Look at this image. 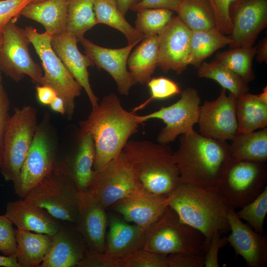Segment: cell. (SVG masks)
<instances>
[{
	"instance_id": "obj_1",
	"label": "cell",
	"mask_w": 267,
	"mask_h": 267,
	"mask_svg": "<svg viewBox=\"0 0 267 267\" xmlns=\"http://www.w3.org/2000/svg\"><path fill=\"white\" fill-rule=\"evenodd\" d=\"M139 116L127 111L114 93L105 96L88 117L80 122L79 135L91 134L95 146L93 169L104 168L123 149L141 124Z\"/></svg>"
},
{
	"instance_id": "obj_2",
	"label": "cell",
	"mask_w": 267,
	"mask_h": 267,
	"mask_svg": "<svg viewBox=\"0 0 267 267\" xmlns=\"http://www.w3.org/2000/svg\"><path fill=\"white\" fill-rule=\"evenodd\" d=\"M180 182L217 188L231 159L226 141L208 137L194 130L182 134L174 153Z\"/></svg>"
},
{
	"instance_id": "obj_3",
	"label": "cell",
	"mask_w": 267,
	"mask_h": 267,
	"mask_svg": "<svg viewBox=\"0 0 267 267\" xmlns=\"http://www.w3.org/2000/svg\"><path fill=\"white\" fill-rule=\"evenodd\" d=\"M169 206L183 223L200 231L205 251L212 237L229 231V206L217 188L181 183L168 195Z\"/></svg>"
},
{
	"instance_id": "obj_4",
	"label": "cell",
	"mask_w": 267,
	"mask_h": 267,
	"mask_svg": "<svg viewBox=\"0 0 267 267\" xmlns=\"http://www.w3.org/2000/svg\"><path fill=\"white\" fill-rule=\"evenodd\" d=\"M123 151L144 190L168 195L180 183L174 153L167 144L129 140Z\"/></svg>"
},
{
	"instance_id": "obj_5",
	"label": "cell",
	"mask_w": 267,
	"mask_h": 267,
	"mask_svg": "<svg viewBox=\"0 0 267 267\" xmlns=\"http://www.w3.org/2000/svg\"><path fill=\"white\" fill-rule=\"evenodd\" d=\"M82 193L64 161L57 162L53 171L24 198L46 211L55 219L75 224Z\"/></svg>"
},
{
	"instance_id": "obj_6",
	"label": "cell",
	"mask_w": 267,
	"mask_h": 267,
	"mask_svg": "<svg viewBox=\"0 0 267 267\" xmlns=\"http://www.w3.org/2000/svg\"><path fill=\"white\" fill-rule=\"evenodd\" d=\"M143 249L165 255L178 252L204 255L205 238L200 231L182 222L169 206L145 229Z\"/></svg>"
},
{
	"instance_id": "obj_7",
	"label": "cell",
	"mask_w": 267,
	"mask_h": 267,
	"mask_svg": "<svg viewBox=\"0 0 267 267\" xmlns=\"http://www.w3.org/2000/svg\"><path fill=\"white\" fill-rule=\"evenodd\" d=\"M26 35L39 55L44 70L40 85L51 88L64 102L66 115L71 118L75 109V98L79 96L82 87L53 50L52 35L45 31L39 33L32 27L25 28Z\"/></svg>"
},
{
	"instance_id": "obj_8",
	"label": "cell",
	"mask_w": 267,
	"mask_h": 267,
	"mask_svg": "<svg viewBox=\"0 0 267 267\" xmlns=\"http://www.w3.org/2000/svg\"><path fill=\"white\" fill-rule=\"evenodd\" d=\"M45 118L38 124L20 173L13 181L14 191L21 198L48 175L57 162V142Z\"/></svg>"
},
{
	"instance_id": "obj_9",
	"label": "cell",
	"mask_w": 267,
	"mask_h": 267,
	"mask_svg": "<svg viewBox=\"0 0 267 267\" xmlns=\"http://www.w3.org/2000/svg\"><path fill=\"white\" fill-rule=\"evenodd\" d=\"M266 163L231 158L217 187L230 207L241 208L267 186Z\"/></svg>"
},
{
	"instance_id": "obj_10",
	"label": "cell",
	"mask_w": 267,
	"mask_h": 267,
	"mask_svg": "<svg viewBox=\"0 0 267 267\" xmlns=\"http://www.w3.org/2000/svg\"><path fill=\"white\" fill-rule=\"evenodd\" d=\"M38 125L37 110L34 107L26 105L14 109L6 127L0 167L5 180L13 182L18 176Z\"/></svg>"
},
{
	"instance_id": "obj_11",
	"label": "cell",
	"mask_w": 267,
	"mask_h": 267,
	"mask_svg": "<svg viewBox=\"0 0 267 267\" xmlns=\"http://www.w3.org/2000/svg\"><path fill=\"white\" fill-rule=\"evenodd\" d=\"M143 189L123 150L107 165L95 171L86 192L104 208L136 190Z\"/></svg>"
},
{
	"instance_id": "obj_12",
	"label": "cell",
	"mask_w": 267,
	"mask_h": 267,
	"mask_svg": "<svg viewBox=\"0 0 267 267\" xmlns=\"http://www.w3.org/2000/svg\"><path fill=\"white\" fill-rule=\"evenodd\" d=\"M16 21H10L2 34L0 70L16 82L27 75L33 82L41 85L42 69L31 56L28 48L31 43L25 30L17 26Z\"/></svg>"
},
{
	"instance_id": "obj_13",
	"label": "cell",
	"mask_w": 267,
	"mask_h": 267,
	"mask_svg": "<svg viewBox=\"0 0 267 267\" xmlns=\"http://www.w3.org/2000/svg\"><path fill=\"white\" fill-rule=\"evenodd\" d=\"M200 97L196 89L188 88L181 92L180 98L175 103L147 115L139 116L140 123L150 119H160L166 126L159 133L158 143L167 144L179 135L188 134L194 130L198 123Z\"/></svg>"
},
{
	"instance_id": "obj_14",
	"label": "cell",
	"mask_w": 267,
	"mask_h": 267,
	"mask_svg": "<svg viewBox=\"0 0 267 267\" xmlns=\"http://www.w3.org/2000/svg\"><path fill=\"white\" fill-rule=\"evenodd\" d=\"M198 123L201 135L226 141L238 133L236 115V97L221 89L215 100L205 101L200 106Z\"/></svg>"
},
{
	"instance_id": "obj_15",
	"label": "cell",
	"mask_w": 267,
	"mask_h": 267,
	"mask_svg": "<svg viewBox=\"0 0 267 267\" xmlns=\"http://www.w3.org/2000/svg\"><path fill=\"white\" fill-rule=\"evenodd\" d=\"M230 48L253 46L267 26V0H235L229 9Z\"/></svg>"
},
{
	"instance_id": "obj_16",
	"label": "cell",
	"mask_w": 267,
	"mask_h": 267,
	"mask_svg": "<svg viewBox=\"0 0 267 267\" xmlns=\"http://www.w3.org/2000/svg\"><path fill=\"white\" fill-rule=\"evenodd\" d=\"M191 31L177 16H173L158 35V64L164 73L181 74L189 65Z\"/></svg>"
},
{
	"instance_id": "obj_17",
	"label": "cell",
	"mask_w": 267,
	"mask_h": 267,
	"mask_svg": "<svg viewBox=\"0 0 267 267\" xmlns=\"http://www.w3.org/2000/svg\"><path fill=\"white\" fill-rule=\"evenodd\" d=\"M169 207L168 195H158L143 189L119 200L108 208L128 222L144 229L155 222Z\"/></svg>"
},
{
	"instance_id": "obj_18",
	"label": "cell",
	"mask_w": 267,
	"mask_h": 267,
	"mask_svg": "<svg viewBox=\"0 0 267 267\" xmlns=\"http://www.w3.org/2000/svg\"><path fill=\"white\" fill-rule=\"evenodd\" d=\"M228 221L230 234L226 237L228 243L236 255L241 256L249 267H264L267 265V237L244 223L230 208Z\"/></svg>"
},
{
	"instance_id": "obj_19",
	"label": "cell",
	"mask_w": 267,
	"mask_h": 267,
	"mask_svg": "<svg viewBox=\"0 0 267 267\" xmlns=\"http://www.w3.org/2000/svg\"><path fill=\"white\" fill-rule=\"evenodd\" d=\"M80 42L94 65L111 76L120 94L128 95L131 88L136 84L127 69V61L132 49L137 43L119 48H110L96 45L85 38Z\"/></svg>"
},
{
	"instance_id": "obj_20",
	"label": "cell",
	"mask_w": 267,
	"mask_h": 267,
	"mask_svg": "<svg viewBox=\"0 0 267 267\" xmlns=\"http://www.w3.org/2000/svg\"><path fill=\"white\" fill-rule=\"evenodd\" d=\"M40 267H78L89 250L74 224L60 221Z\"/></svg>"
},
{
	"instance_id": "obj_21",
	"label": "cell",
	"mask_w": 267,
	"mask_h": 267,
	"mask_svg": "<svg viewBox=\"0 0 267 267\" xmlns=\"http://www.w3.org/2000/svg\"><path fill=\"white\" fill-rule=\"evenodd\" d=\"M106 210L89 193H82L78 218L74 225L89 251H105L108 225Z\"/></svg>"
},
{
	"instance_id": "obj_22",
	"label": "cell",
	"mask_w": 267,
	"mask_h": 267,
	"mask_svg": "<svg viewBox=\"0 0 267 267\" xmlns=\"http://www.w3.org/2000/svg\"><path fill=\"white\" fill-rule=\"evenodd\" d=\"M78 40L67 32L52 35L51 46L56 54L72 74L73 77L85 90L92 108L98 104V99L91 89L88 68L94 66L92 59L87 54H83L79 50Z\"/></svg>"
},
{
	"instance_id": "obj_23",
	"label": "cell",
	"mask_w": 267,
	"mask_h": 267,
	"mask_svg": "<svg viewBox=\"0 0 267 267\" xmlns=\"http://www.w3.org/2000/svg\"><path fill=\"white\" fill-rule=\"evenodd\" d=\"M4 215L17 228L53 235L60 221L25 198L9 202Z\"/></svg>"
},
{
	"instance_id": "obj_24",
	"label": "cell",
	"mask_w": 267,
	"mask_h": 267,
	"mask_svg": "<svg viewBox=\"0 0 267 267\" xmlns=\"http://www.w3.org/2000/svg\"><path fill=\"white\" fill-rule=\"evenodd\" d=\"M108 227L105 251L108 255L121 260L143 248L145 229L141 227L114 214L108 215Z\"/></svg>"
},
{
	"instance_id": "obj_25",
	"label": "cell",
	"mask_w": 267,
	"mask_h": 267,
	"mask_svg": "<svg viewBox=\"0 0 267 267\" xmlns=\"http://www.w3.org/2000/svg\"><path fill=\"white\" fill-rule=\"evenodd\" d=\"M21 15L41 23L52 35L66 32L67 0H44L30 2L23 8Z\"/></svg>"
},
{
	"instance_id": "obj_26",
	"label": "cell",
	"mask_w": 267,
	"mask_h": 267,
	"mask_svg": "<svg viewBox=\"0 0 267 267\" xmlns=\"http://www.w3.org/2000/svg\"><path fill=\"white\" fill-rule=\"evenodd\" d=\"M79 144L71 159H66L68 169L82 193L87 191L95 174V146L91 134L79 135Z\"/></svg>"
},
{
	"instance_id": "obj_27",
	"label": "cell",
	"mask_w": 267,
	"mask_h": 267,
	"mask_svg": "<svg viewBox=\"0 0 267 267\" xmlns=\"http://www.w3.org/2000/svg\"><path fill=\"white\" fill-rule=\"evenodd\" d=\"M158 35H153L143 39L130 54L127 66L135 84H146L151 78L158 67Z\"/></svg>"
},
{
	"instance_id": "obj_28",
	"label": "cell",
	"mask_w": 267,
	"mask_h": 267,
	"mask_svg": "<svg viewBox=\"0 0 267 267\" xmlns=\"http://www.w3.org/2000/svg\"><path fill=\"white\" fill-rule=\"evenodd\" d=\"M16 257L20 267H40L52 243V236L16 228Z\"/></svg>"
},
{
	"instance_id": "obj_29",
	"label": "cell",
	"mask_w": 267,
	"mask_h": 267,
	"mask_svg": "<svg viewBox=\"0 0 267 267\" xmlns=\"http://www.w3.org/2000/svg\"><path fill=\"white\" fill-rule=\"evenodd\" d=\"M238 133H247L267 126V103L258 95L244 93L236 98Z\"/></svg>"
},
{
	"instance_id": "obj_30",
	"label": "cell",
	"mask_w": 267,
	"mask_h": 267,
	"mask_svg": "<svg viewBox=\"0 0 267 267\" xmlns=\"http://www.w3.org/2000/svg\"><path fill=\"white\" fill-rule=\"evenodd\" d=\"M229 144L232 158L266 163L267 128L247 133H237Z\"/></svg>"
},
{
	"instance_id": "obj_31",
	"label": "cell",
	"mask_w": 267,
	"mask_h": 267,
	"mask_svg": "<svg viewBox=\"0 0 267 267\" xmlns=\"http://www.w3.org/2000/svg\"><path fill=\"white\" fill-rule=\"evenodd\" d=\"M230 43L229 35L222 34L216 27L203 31H191L189 65L198 68L216 51Z\"/></svg>"
},
{
	"instance_id": "obj_32",
	"label": "cell",
	"mask_w": 267,
	"mask_h": 267,
	"mask_svg": "<svg viewBox=\"0 0 267 267\" xmlns=\"http://www.w3.org/2000/svg\"><path fill=\"white\" fill-rule=\"evenodd\" d=\"M97 24H104L122 33L128 44L138 43L144 38L125 18L114 0H93Z\"/></svg>"
},
{
	"instance_id": "obj_33",
	"label": "cell",
	"mask_w": 267,
	"mask_h": 267,
	"mask_svg": "<svg viewBox=\"0 0 267 267\" xmlns=\"http://www.w3.org/2000/svg\"><path fill=\"white\" fill-rule=\"evenodd\" d=\"M176 12L192 31L216 27L214 13L207 0H182Z\"/></svg>"
},
{
	"instance_id": "obj_34",
	"label": "cell",
	"mask_w": 267,
	"mask_h": 267,
	"mask_svg": "<svg viewBox=\"0 0 267 267\" xmlns=\"http://www.w3.org/2000/svg\"><path fill=\"white\" fill-rule=\"evenodd\" d=\"M197 75L199 78L215 81L222 89L228 90L236 98L249 90L248 84L230 69L215 59L210 62H202L198 68Z\"/></svg>"
},
{
	"instance_id": "obj_35",
	"label": "cell",
	"mask_w": 267,
	"mask_h": 267,
	"mask_svg": "<svg viewBox=\"0 0 267 267\" xmlns=\"http://www.w3.org/2000/svg\"><path fill=\"white\" fill-rule=\"evenodd\" d=\"M66 32L78 42L87 31L97 24L93 0H67Z\"/></svg>"
},
{
	"instance_id": "obj_36",
	"label": "cell",
	"mask_w": 267,
	"mask_h": 267,
	"mask_svg": "<svg viewBox=\"0 0 267 267\" xmlns=\"http://www.w3.org/2000/svg\"><path fill=\"white\" fill-rule=\"evenodd\" d=\"M256 46H242L217 53L215 59L219 61L248 84L255 78L252 68L256 55Z\"/></svg>"
},
{
	"instance_id": "obj_37",
	"label": "cell",
	"mask_w": 267,
	"mask_h": 267,
	"mask_svg": "<svg viewBox=\"0 0 267 267\" xmlns=\"http://www.w3.org/2000/svg\"><path fill=\"white\" fill-rule=\"evenodd\" d=\"M174 11L162 8H148L137 11L135 28L144 38L158 35L172 19Z\"/></svg>"
},
{
	"instance_id": "obj_38",
	"label": "cell",
	"mask_w": 267,
	"mask_h": 267,
	"mask_svg": "<svg viewBox=\"0 0 267 267\" xmlns=\"http://www.w3.org/2000/svg\"><path fill=\"white\" fill-rule=\"evenodd\" d=\"M236 213L255 231L264 234V222L267 213V186L256 199L241 208Z\"/></svg>"
},
{
	"instance_id": "obj_39",
	"label": "cell",
	"mask_w": 267,
	"mask_h": 267,
	"mask_svg": "<svg viewBox=\"0 0 267 267\" xmlns=\"http://www.w3.org/2000/svg\"><path fill=\"white\" fill-rule=\"evenodd\" d=\"M146 84L151 96L143 103L134 108L133 112L142 109L153 100L167 99L181 92L177 83L164 77L151 78Z\"/></svg>"
},
{
	"instance_id": "obj_40",
	"label": "cell",
	"mask_w": 267,
	"mask_h": 267,
	"mask_svg": "<svg viewBox=\"0 0 267 267\" xmlns=\"http://www.w3.org/2000/svg\"><path fill=\"white\" fill-rule=\"evenodd\" d=\"M122 267H168L167 255L143 248L121 260Z\"/></svg>"
},
{
	"instance_id": "obj_41",
	"label": "cell",
	"mask_w": 267,
	"mask_h": 267,
	"mask_svg": "<svg viewBox=\"0 0 267 267\" xmlns=\"http://www.w3.org/2000/svg\"><path fill=\"white\" fill-rule=\"evenodd\" d=\"M234 0H207L214 13L216 28L225 35H229L232 31L229 9Z\"/></svg>"
},
{
	"instance_id": "obj_42",
	"label": "cell",
	"mask_w": 267,
	"mask_h": 267,
	"mask_svg": "<svg viewBox=\"0 0 267 267\" xmlns=\"http://www.w3.org/2000/svg\"><path fill=\"white\" fill-rule=\"evenodd\" d=\"M32 0H0V36L11 21H17L23 8Z\"/></svg>"
},
{
	"instance_id": "obj_43",
	"label": "cell",
	"mask_w": 267,
	"mask_h": 267,
	"mask_svg": "<svg viewBox=\"0 0 267 267\" xmlns=\"http://www.w3.org/2000/svg\"><path fill=\"white\" fill-rule=\"evenodd\" d=\"M16 246L13 223L4 215H0V252L5 256L15 255Z\"/></svg>"
},
{
	"instance_id": "obj_44",
	"label": "cell",
	"mask_w": 267,
	"mask_h": 267,
	"mask_svg": "<svg viewBox=\"0 0 267 267\" xmlns=\"http://www.w3.org/2000/svg\"><path fill=\"white\" fill-rule=\"evenodd\" d=\"M78 267H122L121 260L105 252L88 251Z\"/></svg>"
},
{
	"instance_id": "obj_45",
	"label": "cell",
	"mask_w": 267,
	"mask_h": 267,
	"mask_svg": "<svg viewBox=\"0 0 267 267\" xmlns=\"http://www.w3.org/2000/svg\"><path fill=\"white\" fill-rule=\"evenodd\" d=\"M168 267H203L204 255L178 252L167 255Z\"/></svg>"
},
{
	"instance_id": "obj_46",
	"label": "cell",
	"mask_w": 267,
	"mask_h": 267,
	"mask_svg": "<svg viewBox=\"0 0 267 267\" xmlns=\"http://www.w3.org/2000/svg\"><path fill=\"white\" fill-rule=\"evenodd\" d=\"M228 244L226 237L218 233L210 239L204 254V267H219L218 255L220 249Z\"/></svg>"
},
{
	"instance_id": "obj_47",
	"label": "cell",
	"mask_w": 267,
	"mask_h": 267,
	"mask_svg": "<svg viewBox=\"0 0 267 267\" xmlns=\"http://www.w3.org/2000/svg\"><path fill=\"white\" fill-rule=\"evenodd\" d=\"M9 109L10 101L2 85L0 88V167L2 161L5 133L10 116L9 113Z\"/></svg>"
},
{
	"instance_id": "obj_48",
	"label": "cell",
	"mask_w": 267,
	"mask_h": 267,
	"mask_svg": "<svg viewBox=\"0 0 267 267\" xmlns=\"http://www.w3.org/2000/svg\"><path fill=\"white\" fill-rule=\"evenodd\" d=\"M182 0H141L131 8L134 11L148 8L166 9L177 12Z\"/></svg>"
},
{
	"instance_id": "obj_49",
	"label": "cell",
	"mask_w": 267,
	"mask_h": 267,
	"mask_svg": "<svg viewBox=\"0 0 267 267\" xmlns=\"http://www.w3.org/2000/svg\"><path fill=\"white\" fill-rule=\"evenodd\" d=\"M36 91L39 101L44 105H49L52 100L57 96L54 89L46 86H37Z\"/></svg>"
},
{
	"instance_id": "obj_50",
	"label": "cell",
	"mask_w": 267,
	"mask_h": 267,
	"mask_svg": "<svg viewBox=\"0 0 267 267\" xmlns=\"http://www.w3.org/2000/svg\"><path fill=\"white\" fill-rule=\"evenodd\" d=\"M256 60L260 63L267 62V38L261 40L256 46Z\"/></svg>"
},
{
	"instance_id": "obj_51",
	"label": "cell",
	"mask_w": 267,
	"mask_h": 267,
	"mask_svg": "<svg viewBox=\"0 0 267 267\" xmlns=\"http://www.w3.org/2000/svg\"><path fill=\"white\" fill-rule=\"evenodd\" d=\"M0 267H20L16 255L5 256L0 255Z\"/></svg>"
},
{
	"instance_id": "obj_52",
	"label": "cell",
	"mask_w": 267,
	"mask_h": 267,
	"mask_svg": "<svg viewBox=\"0 0 267 267\" xmlns=\"http://www.w3.org/2000/svg\"><path fill=\"white\" fill-rule=\"evenodd\" d=\"M117 7L124 16L127 11L135 4L136 0H114Z\"/></svg>"
},
{
	"instance_id": "obj_53",
	"label": "cell",
	"mask_w": 267,
	"mask_h": 267,
	"mask_svg": "<svg viewBox=\"0 0 267 267\" xmlns=\"http://www.w3.org/2000/svg\"><path fill=\"white\" fill-rule=\"evenodd\" d=\"M49 106L54 111L64 115L66 114L64 102L62 98L57 96L50 103Z\"/></svg>"
},
{
	"instance_id": "obj_54",
	"label": "cell",
	"mask_w": 267,
	"mask_h": 267,
	"mask_svg": "<svg viewBox=\"0 0 267 267\" xmlns=\"http://www.w3.org/2000/svg\"><path fill=\"white\" fill-rule=\"evenodd\" d=\"M258 95L262 101L267 103V87L266 86L263 89L262 92L258 94Z\"/></svg>"
},
{
	"instance_id": "obj_55",
	"label": "cell",
	"mask_w": 267,
	"mask_h": 267,
	"mask_svg": "<svg viewBox=\"0 0 267 267\" xmlns=\"http://www.w3.org/2000/svg\"><path fill=\"white\" fill-rule=\"evenodd\" d=\"M3 42V37L2 35L0 36V47L1 46Z\"/></svg>"
},
{
	"instance_id": "obj_56",
	"label": "cell",
	"mask_w": 267,
	"mask_h": 267,
	"mask_svg": "<svg viewBox=\"0 0 267 267\" xmlns=\"http://www.w3.org/2000/svg\"><path fill=\"white\" fill-rule=\"evenodd\" d=\"M44 0H32V2H38L40 1H42Z\"/></svg>"
},
{
	"instance_id": "obj_57",
	"label": "cell",
	"mask_w": 267,
	"mask_h": 267,
	"mask_svg": "<svg viewBox=\"0 0 267 267\" xmlns=\"http://www.w3.org/2000/svg\"><path fill=\"white\" fill-rule=\"evenodd\" d=\"M1 82H2V79H1V76L0 70V88L2 86Z\"/></svg>"
}]
</instances>
